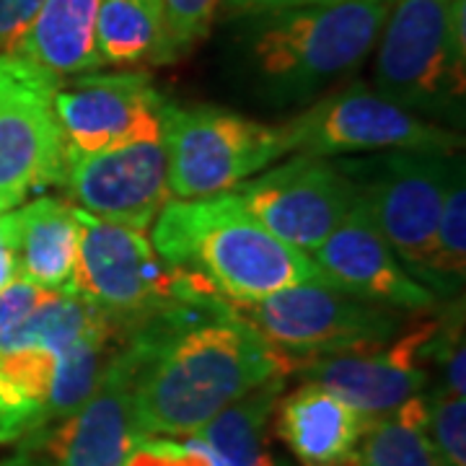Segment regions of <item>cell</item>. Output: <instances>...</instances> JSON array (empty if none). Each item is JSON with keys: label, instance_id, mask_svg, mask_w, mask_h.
Returning <instances> with one entry per match:
<instances>
[{"label": "cell", "instance_id": "16", "mask_svg": "<svg viewBox=\"0 0 466 466\" xmlns=\"http://www.w3.org/2000/svg\"><path fill=\"white\" fill-rule=\"evenodd\" d=\"M309 257L324 283L355 299L397 311H425L438 303V296L401 267L360 200Z\"/></svg>", "mask_w": 466, "mask_h": 466}, {"label": "cell", "instance_id": "30", "mask_svg": "<svg viewBox=\"0 0 466 466\" xmlns=\"http://www.w3.org/2000/svg\"><path fill=\"white\" fill-rule=\"evenodd\" d=\"M334 3H350V0H220V11L228 18H249L269 11H285V8H303V5H334Z\"/></svg>", "mask_w": 466, "mask_h": 466}, {"label": "cell", "instance_id": "29", "mask_svg": "<svg viewBox=\"0 0 466 466\" xmlns=\"http://www.w3.org/2000/svg\"><path fill=\"white\" fill-rule=\"evenodd\" d=\"M47 293L50 290H42L24 280H11L5 288H0V334L26 317Z\"/></svg>", "mask_w": 466, "mask_h": 466}, {"label": "cell", "instance_id": "3", "mask_svg": "<svg viewBox=\"0 0 466 466\" xmlns=\"http://www.w3.org/2000/svg\"><path fill=\"white\" fill-rule=\"evenodd\" d=\"M386 14L389 0H350L249 16L241 55L251 81L272 99H309L366 60Z\"/></svg>", "mask_w": 466, "mask_h": 466}, {"label": "cell", "instance_id": "4", "mask_svg": "<svg viewBox=\"0 0 466 466\" xmlns=\"http://www.w3.org/2000/svg\"><path fill=\"white\" fill-rule=\"evenodd\" d=\"M466 86V0H389L376 94L417 116H459Z\"/></svg>", "mask_w": 466, "mask_h": 466}, {"label": "cell", "instance_id": "28", "mask_svg": "<svg viewBox=\"0 0 466 466\" xmlns=\"http://www.w3.org/2000/svg\"><path fill=\"white\" fill-rule=\"evenodd\" d=\"M45 0H0V52L14 55Z\"/></svg>", "mask_w": 466, "mask_h": 466}, {"label": "cell", "instance_id": "8", "mask_svg": "<svg viewBox=\"0 0 466 466\" xmlns=\"http://www.w3.org/2000/svg\"><path fill=\"white\" fill-rule=\"evenodd\" d=\"M453 164L456 153L417 150H389L376 158L339 164L401 267L425 288L431 283L433 236Z\"/></svg>", "mask_w": 466, "mask_h": 466}, {"label": "cell", "instance_id": "20", "mask_svg": "<svg viewBox=\"0 0 466 466\" xmlns=\"http://www.w3.org/2000/svg\"><path fill=\"white\" fill-rule=\"evenodd\" d=\"M57 352L42 345L0 348V443L47 428Z\"/></svg>", "mask_w": 466, "mask_h": 466}, {"label": "cell", "instance_id": "31", "mask_svg": "<svg viewBox=\"0 0 466 466\" xmlns=\"http://www.w3.org/2000/svg\"><path fill=\"white\" fill-rule=\"evenodd\" d=\"M11 280H16V275H14V257H11L8 249H0V288H5Z\"/></svg>", "mask_w": 466, "mask_h": 466}, {"label": "cell", "instance_id": "9", "mask_svg": "<svg viewBox=\"0 0 466 466\" xmlns=\"http://www.w3.org/2000/svg\"><path fill=\"white\" fill-rule=\"evenodd\" d=\"M60 84L21 55H0V216L66 182L67 150L55 115Z\"/></svg>", "mask_w": 466, "mask_h": 466}, {"label": "cell", "instance_id": "21", "mask_svg": "<svg viewBox=\"0 0 466 466\" xmlns=\"http://www.w3.org/2000/svg\"><path fill=\"white\" fill-rule=\"evenodd\" d=\"M285 379H272L241 400L228 404L205 428L200 438L216 451L226 466H278L269 453V417L275 401L280 400Z\"/></svg>", "mask_w": 466, "mask_h": 466}, {"label": "cell", "instance_id": "17", "mask_svg": "<svg viewBox=\"0 0 466 466\" xmlns=\"http://www.w3.org/2000/svg\"><path fill=\"white\" fill-rule=\"evenodd\" d=\"M0 220L16 280L67 296L78 254V210L55 198H36Z\"/></svg>", "mask_w": 466, "mask_h": 466}, {"label": "cell", "instance_id": "19", "mask_svg": "<svg viewBox=\"0 0 466 466\" xmlns=\"http://www.w3.org/2000/svg\"><path fill=\"white\" fill-rule=\"evenodd\" d=\"M101 0H45L14 55L32 60L57 78L96 73V16Z\"/></svg>", "mask_w": 466, "mask_h": 466}, {"label": "cell", "instance_id": "18", "mask_svg": "<svg viewBox=\"0 0 466 466\" xmlns=\"http://www.w3.org/2000/svg\"><path fill=\"white\" fill-rule=\"evenodd\" d=\"M275 433L303 466L350 459L366 431V417L319 383L306 381L275 401Z\"/></svg>", "mask_w": 466, "mask_h": 466}, {"label": "cell", "instance_id": "2", "mask_svg": "<svg viewBox=\"0 0 466 466\" xmlns=\"http://www.w3.org/2000/svg\"><path fill=\"white\" fill-rule=\"evenodd\" d=\"M150 244L177 269L200 275L231 303H254L300 283H324L314 259L278 238L233 192L168 200Z\"/></svg>", "mask_w": 466, "mask_h": 466}, {"label": "cell", "instance_id": "24", "mask_svg": "<svg viewBox=\"0 0 466 466\" xmlns=\"http://www.w3.org/2000/svg\"><path fill=\"white\" fill-rule=\"evenodd\" d=\"M466 269V189L464 161L456 158L451 168L449 187L443 195L438 228L433 236L431 257V283L428 290L435 296H456L464 285Z\"/></svg>", "mask_w": 466, "mask_h": 466}, {"label": "cell", "instance_id": "33", "mask_svg": "<svg viewBox=\"0 0 466 466\" xmlns=\"http://www.w3.org/2000/svg\"><path fill=\"white\" fill-rule=\"evenodd\" d=\"M0 249H5V231H3V220H0Z\"/></svg>", "mask_w": 466, "mask_h": 466}, {"label": "cell", "instance_id": "6", "mask_svg": "<svg viewBox=\"0 0 466 466\" xmlns=\"http://www.w3.org/2000/svg\"><path fill=\"white\" fill-rule=\"evenodd\" d=\"M168 192L205 200L262 174L288 153L283 125H265L220 106H177L161 112Z\"/></svg>", "mask_w": 466, "mask_h": 466}, {"label": "cell", "instance_id": "25", "mask_svg": "<svg viewBox=\"0 0 466 466\" xmlns=\"http://www.w3.org/2000/svg\"><path fill=\"white\" fill-rule=\"evenodd\" d=\"M428 438L438 466H466L464 394L441 389L428 401Z\"/></svg>", "mask_w": 466, "mask_h": 466}, {"label": "cell", "instance_id": "10", "mask_svg": "<svg viewBox=\"0 0 466 466\" xmlns=\"http://www.w3.org/2000/svg\"><path fill=\"white\" fill-rule=\"evenodd\" d=\"M288 153L348 156V153H456L461 137L425 116H417L381 94L355 84L314 104L283 125Z\"/></svg>", "mask_w": 466, "mask_h": 466}, {"label": "cell", "instance_id": "22", "mask_svg": "<svg viewBox=\"0 0 466 466\" xmlns=\"http://www.w3.org/2000/svg\"><path fill=\"white\" fill-rule=\"evenodd\" d=\"M164 34V0H101L94 34L101 66H156Z\"/></svg>", "mask_w": 466, "mask_h": 466}, {"label": "cell", "instance_id": "13", "mask_svg": "<svg viewBox=\"0 0 466 466\" xmlns=\"http://www.w3.org/2000/svg\"><path fill=\"white\" fill-rule=\"evenodd\" d=\"M167 99L146 73H84L55 94L67 161L161 137Z\"/></svg>", "mask_w": 466, "mask_h": 466}, {"label": "cell", "instance_id": "23", "mask_svg": "<svg viewBox=\"0 0 466 466\" xmlns=\"http://www.w3.org/2000/svg\"><path fill=\"white\" fill-rule=\"evenodd\" d=\"M360 441L355 451L360 466H438L428 438V400L420 394L389 415L368 420Z\"/></svg>", "mask_w": 466, "mask_h": 466}, {"label": "cell", "instance_id": "32", "mask_svg": "<svg viewBox=\"0 0 466 466\" xmlns=\"http://www.w3.org/2000/svg\"><path fill=\"white\" fill-rule=\"evenodd\" d=\"M332 466H360L358 464V453H352L350 459H345V461H339V464H332Z\"/></svg>", "mask_w": 466, "mask_h": 466}, {"label": "cell", "instance_id": "11", "mask_svg": "<svg viewBox=\"0 0 466 466\" xmlns=\"http://www.w3.org/2000/svg\"><path fill=\"white\" fill-rule=\"evenodd\" d=\"M143 355L122 339L101 368L91 397L63 420L26 438V451L45 466H125L146 435L135 420V381Z\"/></svg>", "mask_w": 466, "mask_h": 466}, {"label": "cell", "instance_id": "27", "mask_svg": "<svg viewBox=\"0 0 466 466\" xmlns=\"http://www.w3.org/2000/svg\"><path fill=\"white\" fill-rule=\"evenodd\" d=\"M125 466H226L216 451L200 435H192L187 443L174 441H143L130 453Z\"/></svg>", "mask_w": 466, "mask_h": 466}, {"label": "cell", "instance_id": "1", "mask_svg": "<svg viewBox=\"0 0 466 466\" xmlns=\"http://www.w3.org/2000/svg\"><path fill=\"white\" fill-rule=\"evenodd\" d=\"M125 339L143 352L133 400L146 438L198 435L228 404L303 363L272 348L233 309L168 337L133 332Z\"/></svg>", "mask_w": 466, "mask_h": 466}, {"label": "cell", "instance_id": "15", "mask_svg": "<svg viewBox=\"0 0 466 466\" xmlns=\"http://www.w3.org/2000/svg\"><path fill=\"white\" fill-rule=\"evenodd\" d=\"M438 327L441 319L422 321L381 350L309 358L299 368L306 381L324 386L366 420H376L425 389L428 370L422 360L431 355Z\"/></svg>", "mask_w": 466, "mask_h": 466}, {"label": "cell", "instance_id": "5", "mask_svg": "<svg viewBox=\"0 0 466 466\" xmlns=\"http://www.w3.org/2000/svg\"><path fill=\"white\" fill-rule=\"evenodd\" d=\"M76 210L81 231L67 296L112 317L119 339L177 300L218 293L200 275L164 262L146 231L106 223L81 208Z\"/></svg>", "mask_w": 466, "mask_h": 466}, {"label": "cell", "instance_id": "14", "mask_svg": "<svg viewBox=\"0 0 466 466\" xmlns=\"http://www.w3.org/2000/svg\"><path fill=\"white\" fill-rule=\"evenodd\" d=\"M66 184L88 216L146 231L171 195L167 150L158 137L70 158Z\"/></svg>", "mask_w": 466, "mask_h": 466}, {"label": "cell", "instance_id": "7", "mask_svg": "<svg viewBox=\"0 0 466 466\" xmlns=\"http://www.w3.org/2000/svg\"><path fill=\"white\" fill-rule=\"evenodd\" d=\"M231 306L272 348L299 360L381 350L404 324V311L355 299L327 283H300Z\"/></svg>", "mask_w": 466, "mask_h": 466}, {"label": "cell", "instance_id": "26", "mask_svg": "<svg viewBox=\"0 0 466 466\" xmlns=\"http://www.w3.org/2000/svg\"><path fill=\"white\" fill-rule=\"evenodd\" d=\"M220 0H164L167 34L156 66L184 57L208 34Z\"/></svg>", "mask_w": 466, "mask_h": 466}, {"label": "cell", "instance_id": "12", "mask_svg": "<svg viewBox=\"0 0 466 466\" xmlns=\"http://www.w3.org/2000/svg\"><path fill=\"white\" fill-rule=\"evenodd\" d=\"M231 192L267 231L306 254L317 249L358 200L345 168L324 156L303 153Z\"/></svg>", "mask_w": 466, "mask_h": 466}]
</instances>
